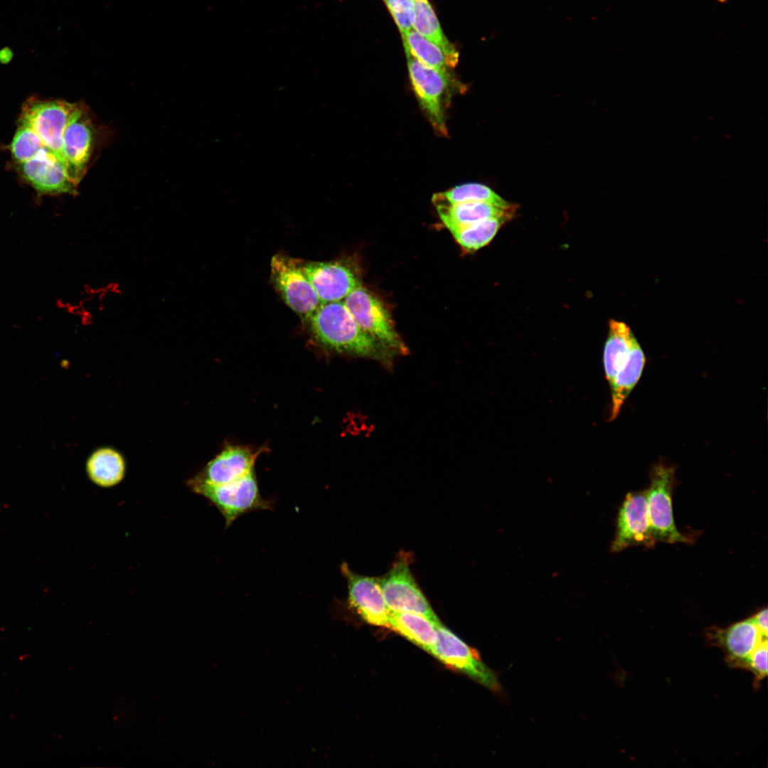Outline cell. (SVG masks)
Returning <instances> with one entry per match:
<instances>
[{
    "label": "cell",
    "mask_w": 768,
    "mask_h": 768,
    "mask_svg": "<svg viewBox=\"0 0 768 768\" xmlns=\"http://www.w3.org/2000/svg\"><path fill=\"white\" fill-rule=\"evenodd\" d=\"M379 582L390 612L416 613L437 624L440 623L411 573L410 557L406 554L400 555Z\"/></svg>",
    "instance_id": "cell-7"
},
{
    "label": "cell",
    "mask_w": 768,
    "mask_h": 768,
    "mask_svg": "<svg viewBox=\"0 0 768 768\" xmlns=\"http://www.w3.org/2000/svg\"><path fill=\"white\" fill-rule=\"evenodd\" d=\"M301 267L321 303L342 301L362 285L358 267L348 260L301 261Z\"/></svg>",
    "instance_id": "cell-10"
},
{
    "label": "cell",
    "mask_w": 768,
    "mask_h": 768,
    "mask_svg": "<svg viewBox=\"0 0 768 768\" xmlns=\"http://www.w3.org/2000/svg\"><path fill=\"white\" fill-rule=\"evenodd\" d=\"M437 641L432 652L449 667L471 677L490 690L500 693L501 686L494 673L470 648L441 623L437 625Z\"/></svg>",
    "instance_id": "cell-9"
},
{
    "label": "cell",
    "mask_w": 768,
    "mask_h": 768,
    "mask_svg": "<svg viewBox=\"0 0 768 768\" xmlns=\"http://www.w3.org/2000/svg\"><path fill=\"white\" fill-rule=\"evenodd\" d=\"M675 469L658 463L652 467L646 491L649 524L654 540L667 543H688L675 525L672 490Z\"/></svg>",
    "instance_id": "cell-3"
},
{
    "label": "cell",
    "mask_w": 768,
    "mask_h": 768,
    "mask_svg": "<svg viewBox=\"0 0 768 768\" xmlns=\"http://www.w3.org/2000/svg\"><path fill=\"white\" fill-rule=\"evenodd\" d=\"M645 362L644 353L636 340L627 361L609 383L612 395L609 421L619 415L625 400L639 380Z\"/></svg>",
    "instance_id": "cell-20"
},
{
    "label": "cell",
    "mask_w": 768,
    "mask_h": 768,
    "mask_svg": "<svg viewBox=\"0 0 768 768\" xmlns=\"http://www.w3.org/2000/svg\"><path fill=\"white\" fill-rule=\"evenodd\" d=\"M402 34L412 29L414 0H384Z\"/></svg>",
    "instance_id": "cell-27"
},
{
    "label": "cell",
    "mask_w": 768,
    "mask_h": 768,
    "mask_svg": "<svg viewBox=\"0 0 768 768\" xmlns=\"http://www.w3.org/2000/svg\"><path fill=\"white\" fill-rule=\"evenodd\" d=\"M16 165L21 178L40 195L78 193L63 161L47 147L33 159Z\"/></svg>",
    "instance_id": "cell-13"
},
{
    "label": "cell",
    "mask_w": 768,
    "mask_h": 768,
    "mask_svg": "<svg viewBox=\"0 0 768 768\" xmlns=\"http://www.w3.org/2000/svg\"><path fill=\"white\" fill-rule=\"evenodd\" d=\"M402 35L405 50L422 63L441 70L455 66L439 46L413 28Z\"/></svg>",
    "instance_id": "cell-25"
},
{
    "label": "cell",
    "mask_w": 768,
    "mask_h": 768,
    "mask_svg": "<svg viewBox=\"0 0 768 768\" xmlns=\"http://www.w3.org/2000/svg\"><path fill=\"white\" fill-rule=\"evenodd\" d=\"M256 455L240 447H228L191 480L210 484H227L253 471Z\"/></svg>",
    "instance_id": "cell-16"
},
{
    "label": "cell",
    "mask_w": 768,
    "mask_h": 768,
    "mask_svg": "<svg viewBox=\"0 0 768 768\" xmlns=\"http://www.w3.org/2000/svg\"><path fill=\"white\" fill-rule=\"evenodd\" d=\"M415 1L412 28L439 46L456 65L458 52L444 36L437 18L427 0Z\"/></svg>",
    "instance_id": "cell-23"
},
{
    "label": "cell",
    "mask_w": 768,
    "mask_h": 768,
    "mask_svg": "<svg viewBox=\"0 0 768 768\" xmlns=\"http://www.w3.org/2000/svg\"><path fill=\"white\" fill-rule=\"evenodd\" d=\"M767 639L763 640L747 658L743 669L754 677L755 687L767 676Z\"/></svg>",
    "instance_id": "cell-28"
},
{
    "label": "cell",
    "mask_w": 768,
    "mask_h": 768,
    "mask_svg": "<svg viewBox=\"0 0 768 768\" xmlns=\"http://www.w3.org/2000/svg\"><path fill=\"white\" fill-rule=\"evenodd\" d=\"M341 571L348 584L349 607L368 624L388 627L390 612L379 578L356 574L345 562L341 565Z\"/></svg>",
    "instance_id": "cell-14"
},
{
    "label": "cell",
    "mask_w": 768,
    "mask_h": 768,
    "mask_svg": "<svg viewBox=\"0 0 768 768\" xmlns=\"http://www.w3.org/2000/svg\"><path fill=\"white\" fill-rule=\"evenodd\" d=\"M719 1H725V0H719Z\"/></svg>",
    "instance_id": "cell-30"
},
{
    "label": "cell",
    "mask_w": 768,
    "mask_h": 768,
    "mask_svg": "<svg viewBox=\"0 0 768 768\" xmlns=\"http://www.w3.org/2000/svg\"><path fill=\"white\" fill-rule=\"evenodd\" d=\"M512 218L508 215L488 218L449 231L464 250L474 252L488 245Z\"/></svg>",
    "instance_id": "cell-24"
},
{
    "label": "cell",
    "mask_w": 768,
    "mask_h": 768,
    "mask_svg": "<svg viewBox=\"0 0 768 768\" xmlns=\"http://www.w3.org/2000/svg\"><path fill=\"white\" fill-rule=\"evenodd\" d=\"M359 326L395 353L405 354L407 348L396 331L383 303L363 285L342 300Z\"/></svg>",
    "instance_id": "cell-4"
},
{
    "label": "cell",
    "mask_w": 768,
    "mask_h": 768,
    "mask_svg": "<svg viewBox=\"0 0 768 768\" xmlns=\"http://www.w3.org/2000/svg\"><path fill=\"white\" fill-rule=\"evenodd\" d=\"M435 206H449L461 203H486L502 208H511L516 205L503 199L489 187L469 183L459 185L432 196Z\"/></svg>",
    "instance_id": "cell-22"
},
{
    "label": "cell",
    "mask_w": 768,
    "mask_h": 768,
    "mask_svg": "<svg viewBox=\"0 0 768 768\" xmlns=\"http://www.w3.org/2000/svg\"><path fill=\"white\" fill-rule=\"evenodd\" d=\"M636 341L629 326L614 319L609 322V335L604 350V368L609 383L627 361Z\"/></svg>",
    "instance_id": "cell-18"
},
{
    "label": "cell",
    "mask_w": 768,
    "mask_h": 768,
    "mask_svg": "<svg viewBox=\"0 0 768 768\" xmlns=\"http://www.w3.org/2000/svg\"><path fill=\"white\" fill-rule=\"evenodd\" d=\"M655 543L649 524L646 491L627 494L618 513L612 552L633 545L651 547Z\"/></svg>",
    "instance_id": "cell-12"
},
{
    "label": "cell",
    "mask_w": 768,
    "mask_h": 768,
    "mask_svg": "<svg viewBox=\"0 0 768 768\" xmlns=\"http://www.w3.org/2000/svg\"><path fill=\"white\" fill-rule=\"evenodd\" d=\"M188 486L218 509L226 528L244 514L272 509V501L264 498L260 492L254 471L227 484H210L190 479Z\"/></svg>",
    "instance_id": "cell-2"
},
{
    "label": "cell",
    "mask_w": 768,
    "mask_h": 768,
    "mask_svg": "<svg viewBox=\"0 0 768 768\" xmlns=\"http://www.w3.org/2000/svg\"><path fill=\"white\" fill-rule=\"evenodd\" d=\"M306 321L316 341L336 352L387 365L395 354L359 326L343 301L321 303Z\"/></svg>",
    "instance_id": "cell-1"
},
{
    "label": "cell",
    "mask_w": 768,
    "mask_h": 768,
    "mask_svg": "<svg viewBox=\"0 0 768 768\" xmlns=\"http://www.w3.org/2000/svg\"><path fill=\"white\" fill-rule=\"evenodd\" d=\"M78 106L79 104L64 100H41L31 97L23 105L19 124L32 129L45 146L63 161L64 132Z\"/></svg>",
    "instance_id": "cell-6"
},
{
    "label": "cell",
    "mask_w": 768,
    "mask_h": 768,
    "mask_svg": "<svg viewBox=\"0 0 768 768\" xmlns=\"http://www.w3.org/2000/svg\"><path fill=\"white\" fill-rule=\"evenodd\" d=\"M436 208L442 223L451 230L488 218L504 215L513 217L517 206L502 208L486 203H469L436 206Z\"/></svg>",
    "instance_id": "cell-17"
},
{
    "label": "cell",
    "mask_w": 768,
    "mask_h": 768,
    "mask_svg": "<svg viewBox=\"0 0 768 768\" xmlns=\"http://www.w3.org/2000/svg\"><path fill=\"white\" fill-rule=\"evenodd\" d=\"M767 616V609L764 608L763 609H761L752 617L756 625L758 626L762 634L767 636L768 632Z\"/></svg>",
    "instance_id": "cell-29"
},
{
    "label": "cell",
    "mask_w": 768,
    "mask_h": 768,
    "mask_svg": "<svg viewBox=\"0 0 768 768\" xmlns=\"http://www.w3.org/2000/svg\"><path fill=\"white\" fill-rule=\"evenodd\" d=\"M405 50L410 81L419 103L435 130L447 135L442 100L449 85V73L427 66Z\"/></svg>",
    "instance_id": "cell-8"
},
{
    "label": "cell",
    "mask_w": 768,
    "mask_h": 768,
    "mask_svg": "<svg viewBox=\"0 0 768 768\" xmlns=\"http://www.w3.org/2000/svg\"><path fill=\"white\" fill-rule=\"evenodd\" d=\"M95 131L87 110L79 104L65 129L62 149L67 173L77 186L87 171L93 153Z\"/></svg>",
    "instance_id": "cell-11"
},
{
    "label": "cell",
    "mask_w": 768,
    "mask_h": 768,
    "mask_svg": "<svg viewBox=\"0 0 768 768\" xmlns=\"http://www.w3.org/2000/svg\"><path fill=\"white\" fill-rule=\"evenodd\" d=\"M767 639L752 617L725 628L713 626L705 631L707 643L720 649L728 666L733 668H743L750 654Z\"/></svg>",
    "instance_id": "cell-15"
},
{
    "label": "cell",
    "mask_w": 768,
    "mask_h": 768,
    "mask_svg": "<svg viewBox=\"0 0 768 768\" xmlns=\"http://www.w3.org/2000/svg\"><path fill=\"white\" fill-rule=\"evenodd\" d=\"M45 148L43 141L32 129L19 124L11 144L12 157L16 163L33 159Z\"/></svg>",
    "instance_id": "cell-26"
},
{
    "label": "cell",
    "mask_w": 768,
    "mask_h": 768,
    "mask_svg": "<svg viewBox=\"0 0 768 768\" xmlns=\"http://www.w3.org/2000/svg\"><path fill=\"white\" fill-rule=\"evenodd\" d=\"M125 469L122 455L110 447L95 450L86 464L90 479L95 484L104 488L112 487L121 482L125 474Z\"/></svg>",
    "instance_id": "cell-21"
},
{
    "label": "cell",
    "mask_w": 768,
    "mask_h": 768,
    "mask_svg": "<svg viewBox=\"0 0 768 768\" xmlns=\"http://www.w3.org/2000/svg\"><path fill=\"white\" fill-rule=\"evenodd\" d=\"M270 277L284 303L303 320L306 321L321 304L302 269L301 261L286 255H274L270 262Z\"/></svg>",
    "instance_id": "cell-5"
},
{
    "label": "cell",
    "mask_w": 768,
    "mask_h": 768,
    "mask_svg": "<svg viewBox=\"0 0 768 768\" xmlns=\"http://www.w3.org/2000/svg\"><path fill=\"white\" fill-rule=\"evenodd\" d=\"M437 624L419 614L390 612L388 627L431 654L437 641Z\"/></svg>",
    "instance_id": "cell-19"
}]
</instances>
